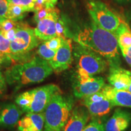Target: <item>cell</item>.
I'll list each match as a JSON object with an SVG mask.
<instances>
[{
  "label": "cell",
  "instance_id": "obj_1",
  "mask_svg": "<svg viewBox=\"0 0 131 131\" xmlns=\"http://www.w3.org/2000/svg\"><path fill=\"white\" fill-rule=\"evenodd\" d=\"M73 39L77 43L106 59L109 68L120 66L119 47L115 35L101 28L92 20L78 29Z\"/></svg>",
  "mask_w": 131,
  "mask_h": 131
},
{
  "label": "cell",
  "instance_id": "obj_2",
  "mask_svg": "<svg viewBox=\"0 0 131 131\" xmlns=\"http://www.w3.org/2000/svg\"><path fill=\"white\" fill-rule=\"evenodd\" d=\"M49 62L40 57H34L29 61L16 64L8 68L5 72L4 77L15 91L29 85L43 81L53 73Z\"/></svg>",
  "mask_w": 131,
  "mask_h": 131
},
{
  "label": "cell",
  "instance_id": "obj_3",
  "mask_svg": "<svg viewBox=\"0 0 131 131\" xmlns=\"http://www.w3.org/2000/svg\"><path fill=\"white\" fill-rule=\"evenodd\" d=\"M74 98L70 95L55 94L45 111L43 131H62L74 107Z\"/></svg>",
  "mask_w": 131,
  "mask_h": 131
},
{
  "label": "cell",
  "instance_id": "obj_4",
  "mask_svg": "<svg viewBox=\"0 0 131 131\" xmlns=\"http://www.w3.org/2000/svg\"><path fill=\"white\" fill-rule=\"evenodd\" d=\"M60 92L57 85L46 84L21 93L16 96L15 103L24 112H44L52 97Z\"/></svg>",
  "mask_w": 131,
  "mask_h": 131
},
{
  "label": "cell",
  "instance_id": "obj_5",
  "mask_svg": "<svg viewBox=\"0 0 131 131\" xmlns=\"http://www.w3.org/2000/svg\"><path fill=\"white\" fill-rule=\"evenodd\" d=\"M73 55L77 66V74L95 76L105 72L109 67L106 59L78 43L73 47Z\"/></svg>",
  "mask_w": 131,
  "mask_h": 131
},
{
  "label": "cell",
  "instance_id": "obj_6",
  "mask_svg": "<svg viewBox=\"0 0 131 131\" xmlns=\"http://www.w3.org/2000/svg\"><path fill=\"white\" fill-rule=\"evenodd\" d=\"M39 39L34 29L18 22L15 38L10 42V58L12 60H22L29 52L38 46Z\"/></svg>",
  "mask_w": 131,
  "mask_h": 131
},
{
  "label": "cell",
  "instance_id": "obj_7",
  "mask_svg": "<svg viewBox=\"0 0 131 131\" xmlns=\"http://www.w3.org/2000/svg\"><path fill=\"white\" fill-rule=\"evenodd\" d=\"M87 10L92 20L98 26L115 34L124 20L99 0H89Z\"/></svg>",
  "mask_w": 131,
  "mask_h": 131
},
{
  "label": "cell",
  "instance_id": "obj_8",
  "mask_svg": "<svg viewBox=\"0 0 131 131\" xmlns=\"http://www.w3.org/2000/svg\"><path fill=\"white\" fill-rule=\"evenodd\" d=\"M105 84L101 77L76 74L73 84V95L77 98L82 99L100 91Z\"/></svg>",
  "mask_w": 131,
  "mask_h": 131
},
{
  "label": "cell",
  "instance_id": "obj_9",
  "mask_svg": "<svg viewBox=\"0 0 131 131\" xmlns=\"http://www.w3.org/2000/svg\"><path fill=\"white\" fill-rule=\"evenodd\" d=\"M73 60L72 39L68 38L63 40L61 46L57 50L55 57L48 62L53 72L60 73L69 68Z\"/></svg>",
  "mask_w": 131,
  "mask_h": 131
},
{
  "label": "cell",
  "instance_id": "obj_10",
  "mask_svg": "<svg viewBox=\"0 0 131 131\" xmlns=\"http://www.w3.org/2000/svg\"><path fill=\"white\" fill-rule=\"evenodd\" d=\"M60 17V12L57 7H54L51 13L45 18L37 23L34 32L40 40H49L57 37L56 34V24Z\"/></svg>",
  "mask_w": 131,
  "mask_h": 131
},
{
  "label": "cell",
  "instance_id": "obj_11",
  "mask_svg": "<svg viewBox=\"0 0 131 131\" xmlns=\"http://www.w3.org/2000/svg\"><path fill=\"white\" fill-rule=\"evenodd\" d=\"M23 113L16 103H0V128L10 129L15 126Z\"/></svg>",
  "mask_w": 131,
  "mask_h": 131
},
{
  "label": "cell",
  "instance_id": "obj_12",
  "mask_svg": "<svg viewBox=\"0 0 131 131\" xmlns=\"http://www.w3.org/2000/svg\"><path fill=\"white\" fill-rule=\"evenodd\" d=\"M90 117L89 111L84 106L75 107L62 131H83Z\"/></svg>",
  "mask_w": 131,
  "mask_h": 131
},
{
  "label": "cell",
  "instance_id": "obj_13",
  "mask_svg": "<svg viewBox=\"0 0 131 131\" xmlns=\"http://www.w3.org/2000/svg\"><path fill=\"white\" fill-rule=\"evenodd\" d=\"M131 124V112L118 107L104 124L105 131H126Z\"/></svg>",
  "mask_w": 131,
  "mask_h": 131
},
{
  "label": "cell",
  "instance_id": "obj_14",
  "mask_svg": "<svg viewBox=\"0 0 131 131\" xmlns=\"http://www.w3.org/2000/svg\"><path fill=\"white\" fill-rule=\"evenodd\" d=\"M107 81L115 89L128 91L131 83V72L120 66L109 68Z\"/></svg>",
  "mask_w": 131,
  "mask_h": 131
},
{
  "label": "cell",
  "instance_id": "obj_15",
  "mask_svg": "<svg viewBox=\"0 0 131 131\" xmlns=\"http://www.w3.org/2000/svg\"><path fill=\"white\" fill-rule=\"evenodd\" d=\"M17 124L18 129L21 131H43L45 112L26 113Z\"/></svg>",
  "mask_w": 131,
  "mask_h": 131
},
{
  "label": "cell",
  "instance_id": "obj_16",
  "mask_svg": "<svg viewBox=\"0 0 131 131\" xmlns=\"http://www.w3.org/2000/svg\"><path fill=\"white\" fill-rule=\"evenodd\" d=\"M106 97L112 101L115 107L131 109V92L128 91L117 90L110 84H105L102 88Z\"/></svg>",
  "mask_w": 131,
  "mask_h": 131
},
{
  "label": "cell",
  "instance_id": "obj_17",
  "mask_svg": "<svg viewBox=\"0 0 131 131\" xmlns=\"http://www.w3.org/2000/svg\"><path fill=\"white\" fill-rule=\"evenodd\" d=\"M83 106L86 107L92 118H100L107 115L115 107L112 101L107 98H105L98 102L86 103L83 104Z\"/></svg>",
  "mask_w": 131,
  "mask_h": 131
},
{
  "label": "cell",
  "instance_id": "obj_18",
  "mask_svg": "<svg viewBox=\"0 0 131 131\" xmlns=\"http://www.w3.org/2000/svg\"><path fill=\"white\" fill-rule=\"evenodd\" d=\"M120 50H126L131 47V30L124 21L115 33Z\"/></svg>",
  "mask_w": 131,
  "mask_h": 131
},
{
  "label": "cell",
  "instance_id": "obj_19",
  "mask_svg": "<svg viewBox=\"0 0 131 131\" xmlns=\"http://www.w3.org/2000/svg\"><path fill=\"white\" fill-rule=\"evenodd\" d=\"M10 42L11 41L6 38L0 30V62L1 64L10 63Z\"/></svg>",
  "mask_w": 131,
  "mask_h": 131
},
{
  "label": "cell",
  "instance_id": "obj_20",
  "mask_svg": "<svg viewBox=\"0 0 131 131\" xmlns=\"http://www.w3.org/2000/svg\"><path fill=\"white\" fill-rule=\"evenodd\" d=\"M56 34L57 37H61L64 40L73 38V34H72L69 29L66 18L63 16L59 18L56 24Z\"/></svg>",
  "mask_w": 131,
  "mask_h": 131
},
{
  "label": "cell",
  "instance_id": "obj_21",
  "mask_svg": "<svg viewBox=\"0 0 131 131\" xmlns=\"http://www.w3.org/2000/svg\"><path fill=\"white\" fill-rule=\"evenodd\" d=\"M26 11L20 6L10 3L8 11L7 19H11L14 21H18L24 18L26 15Z\"/></svg>",
  "mask_w": 131,
  "mask_h": 131
},
{
  "label": "cell",
  "instance_id": "obj_22",
  "mask_svg": "<svg viewBox=\"0 0 131 131\" xmlns=\"http://www.w3.org/2000/svg\"><path fill=\"white\" fill-rule=\"evenodd\" d=\"M57 52L49 49L46 44L45 41L42 42L38 46L37 54L38 55V56L47 61L51 60L55 57Z\"/></svg>",
  "mask_w": 131,
  "mask_h": 131
},
{
  "label": "cell",
  "instance_id": "obj_23",
  "mask_svg": "<svg viewBox=\"0 0 131 131\" xmlns=\"http://www.w3.org/2000/svg\"><path fill=\"white\" fill-rule=\"evenodd\" d=\"M11 3L22 7L26 12H33L37 0H10Z\"/></svg>",
  "mask_w": 131,
  "mask_h": 131
},
{
  "label": "cell",
  "instance_id": "obj_24",
  "mask_svg": "<svg viewBox=\"0 0 131 131\" xmlns=\"http://www.w3.org/2000/svg\"><path fill=\"white\" fill-rule=\"evenodd\" d=\"M83 131H105V128L100 119L93 118Z\"/></svg>",
  "mask_w": 131,
  "mask_h": 131
},
{
  "label": "cell",
  "instance_id": "obj_25",
  "mask_svg": "<svg viewBox=\"0 0 131 131\" xmlns=\"http://www.w3.org/2000/svg\"><path fill=\"white\" fill-rule=\"evenodd\" d=\"M107 98L106 97L105 94H104V92H103V89H101L100 91L97 92L95 93V94L91 95L86 97L82 98V104H86V103H95L100 101L103 100Z\"/></svg>",
  "mask_w": 131,
  "mask_h": 131
},
{
  "label": "cell",
  "instance_id": "obj_26",
  "mask_svg": "<svg viewBox=\"0 0 131 131\" xmlns=\"http://www.w3.org/2000/svg\"><path fill=\"white\" fill-rule=\"evenodd\" d=\"M63 40L64 39L61 37H55L50 39V40L45 41V42L49 49L57 52L61 46Z\"/></svg>",
  "mask_w": 131,
  "mask_h": 131
},
{
  "label": "cell",
  "instance_id": "obj_27",
  "mask_svg": "<svg viewBox=\"0 0 131 131\" xmlns=\"http://www.w3.org/2000/svg\"><path fill=\"white\" fill-rule=\"evenodd\" d=\"M53 7H45L42 9L38 12L35 13V15H34V20L36 23L39 22L40 20H41L43 18H45L46 16H47L48 15L52 12L53 10Z\"/></svg>",
  "mask_w": 131,
  "mask_h": 131
},
{
  "label": "cell",
  "instance_id": "obj_28",
  "mask_svg": "<svg viewBox=\"0 0 131 131\" xmlns=\"http://www.w3.org/2000/svg\"><path fill=\"white\" fill-rule=\"evenodd\" d=\"M18 24V21H14L9 19H6L0 26V30L2 32H7L16 28Z\"/></svg>",
  "mask_w": 131,
  "mask_h": 131
},
{
  "label": "cell",
  "instance_id": "obj_29",
  "mask_svg": "<svg viewBox=\"0 0 131 131\" xmlns=\"http://www.w3.org/2000/svg\"><path fill=\"white\" fill-rule=\"evenodd\" d=\"M10 0H0V15L7 18Z\"/></svg>",
  "mask_w": 131,
  "mask_h": 131
},
{
  "label": "cell",
  "instance_id": "obj_30",
  "mask_svg": "<svg viewBox=\"0 0 131 131\" xmlns=\"http://www.w3.org/2000/svg\"><path fill=\"white\" fill-rule=\"evenodd\" d=\"M6 78L3 76L2 72L0 70V98L3 97L6 94L7 91V84H6Z\"/></svg>",
  "mask_w": 131,
  "mask_h": 131
},
{
  "label": "cell",
  "instance_id": "obj_31",
  "mask_svg": "<svg viewBox=\"0 0 131 131\" xmlns=\"http://www.w3.org/2000/svg\"><path fill=\"white\" fill-rule=\"evenodd\" d=\"M3 35H4V37L7 38V40L12 41L15 40V35H16V28L13 29L12 30L7 31V32H2Z\"/></svg>",
  "mask_w": 131,
  "mask_h": 131
},
{
  "label": "cell",
  "instance_id": "obj_32",
  "mask_svg": "<svg viewBox=\"0 0 131 131\" xmlns=\"http://www.w3.org/2000/svg\"><path fill=\"white\" fill-rule=\"evenodd\" d=\"M45 7H46V0H37L35 4L33 12L35 14Z\"/></svg>",
  "mask_w": 131,
  "mask_h": 131
},
{
  "label": "cell",
  "instance_id": "obj_33",
  "mask_svg": "<svg viewBox=\"0 0 131 131\" xmlns=\"http://www.w3.org/2000/svg\"><path fill=\"white\" fill-rule=\"evenodd\" d=\"M123 57L129 65L131 66V47L126 50H120Z\"/></svg>",
  "mask_w": 131,
  "mask_h": 131
},
{
  "label": "cell",
  "instance_id": "obj_34",
  "mask_svg": "<svg viewBox=\"0 0 131 131\" xmlns=\"http://www.w3.org/2000/svg\"><path fill=\"white\" fill-rule=\"evenodd\" d=\"M58 0H46V7H53L57 4Z\"/></svg>",
  "mask_w": 131,
  "mask_h": 131
},
{
  "label": "cell",
  "instance_id": "obj_35",
  "mask_svg": "<svg viewBox=\"0 0 131 131\" xmlns=\"http://www.w3.org/2000/svg\"><path fill=\"white\" fill-rule=\"evenodd\" d=\"M116 2L120 3V4H123V3H128L129 1H130L131 0H114Z\"/></svg>",
  "mask_w": 131,
  "mask_h": 131
},
{
  "label": "cell",
  "instance_id": "obj_36",
  "mask_svg": "<svg viewBox=\"0 0 131 131\" xmlns=\"http://www.w3.org/2000/svg\"><path fill=\"white\" fill-rule=\"evenodd\" d=\"M6 19H7V18H6L3 17V16L0 15V26H1V24H2L4 22V21L5 20H6Z\"/></svg>",
  "mask_w": 131,
  "mask_h": 131
},
{
  "label": "cell",
  "instance_id": "obj_37",
  "mask_svg": "<svg viewBox=\"0 0 131 131\" xmlns=\"http://www.w3.org/2000/svg\"><path fill=\"white\" fill-rule=\"evenodd\" d=\"M128 91L130 92H131V83H130V85H129V88H128Z\"/></svg>",
  "mask_w": 131,
  "mask_h": 131
},
{
  "label": "cell",
  "instance_id": "obj_38",
  "mask_svg": "<svg viewBox=\"0 0 131 131\" xmlns=\"http://www.w3.org/2000/svg\"><path fill=\"white\" fill-rule=\"evenodd\" d=\"M128 18H129V19H130V21H131V14H129Z\"/></svg>",
  "mask_w": 131,
  "mask_h": 131
},
{
  "label": "cell",
  "instance_id": "obj_39",
  "mask_svg": "<svg viewBox=\"0 0 131 131\" xmlns=\"http://www.w3.org/2000/svg\"><path fill=\"white\" fill-rule=\"evenodd\" d=\"M15 131H21V130H15Z\"/></svg>",
  "mask_w": 131,
  "mask_h": 131
},
{
  "label": "cell",
  "instance_id": "obj_40",
  "mask_svg": "<svg viewBox=\"0 0 131 131\" xmlns=\"http://www.w3.org/2000/svg\"><path fill=\"white\" fill-rule=\"evenodd\" d=\"M129 131H131V130H129Z\"/></svg>",
  "mask_w": 131,
  "mask_h": 131
}]
</instances>
